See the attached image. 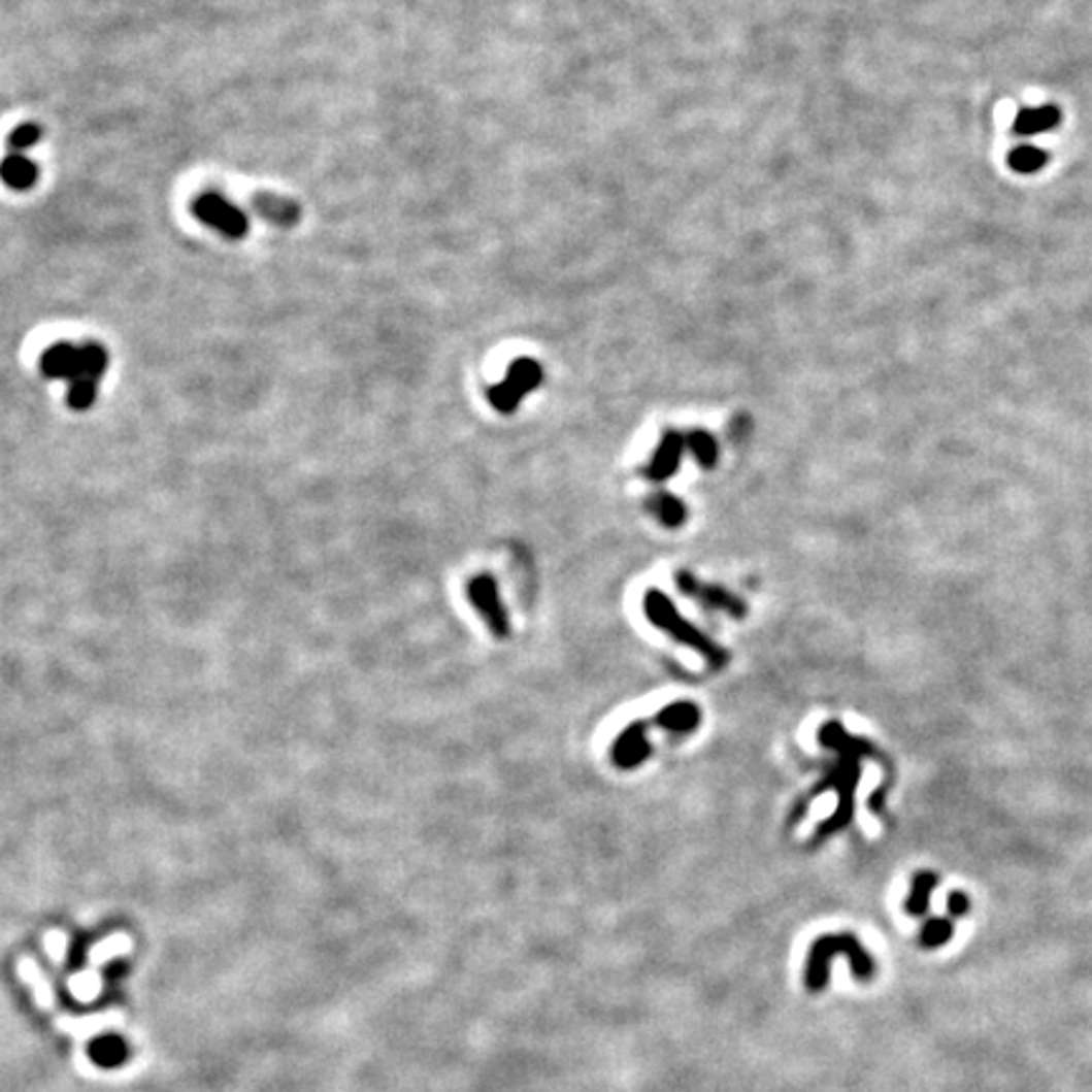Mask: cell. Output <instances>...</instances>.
Instances as JSON below:
<instances>
[{
	"label": "cell",
	"mask_w": 1092,
	"mask_h": 1092,
	"mask_svg": "<svg viewBox=\"0 0 1092 1092\" xmlns=\"http://www.w3.org/2000/svg\"><path fill=\"white\" fill-rule=\"evenodd\" d=\"M820 743L827 749H834V752L839 754L837 764H834L832 769L827 771L825 780L817 784V787L806 794L802 802L797 804V812H794L792 820H789V822H797L799 817L804 815V804L812 802L815 797H820V794L827 792V789H834V792H837V797H839L837 812H834L830 820L822 822L820 830H817L815 834V842L812 845L822 842V839L830 837V834L834 832H839L845 825L853 822L855 787H858V782H860V759L862 756L875 754L872 743L862 741V738L848 736V731H845L842 724H837V721H830V724H825L820 728Z\"/></svg>",
	"instance_id": "obj_1"
},
{
	"label": "cell",
	"mask_w": 1092,
	"mask_h": 1092,
	"mask_svg": "<svg viewBox=\"0 0 1092 1092\" xmlns=\"http://www.w3.org/2000/svg\"><path fill=\"white\" fill-rule=\"evenodd\" d=\"M837 956H845L853 968V977L858 982H872L875 977V959L870 956V951L860 944V938L855 933H832V936H822L812 944L809 954H806L804 963V987L812 994H820L830 984V966Z\"/></svg>",
	"instance_id": "obj_2"
},
{
	"label": "cell",
	"mask_w": 1092,
	"mask_h": 1092,
	"mask_svg": "<svg viewBox=\"0 0 1092 1092\" xmlns=\"http://www.w3.org/2000/svg\"><path fill=\"white\" fill-rule=\"evenodd\" d=\"M642 609H646L648 618L653 620V625H658L660 630L668 632V635L681 642V646L691 648V651L703 655V658L708 660L716 670L726 668L728 660H731V653H728L726 648H721L719 642L710 640V637L698 630L696 625L688 623V620L677 613L673 599H670L668 595H663L660 590H651L646 595V599H642Z\"/></svg>",
	"instance_id": "obj_3"
},
{
	"label": "cell",
	"mask_w": 1092,
	"mask_h": 1092,
	"mask_svg": "<svg viewBox=\"0 0 1092 1092\" xmlns=\"http://www.w3.org/2000/svg\"><path fill=\"white\" fill-rule=\"evenodd\" d=\"M541 377H544V372H541L539 362L529 360V357H519V360L508 367L506 379L489 390L491 405H494L498 412L511 416V412L519 407V402L524 400L529 392H534L536 388H539Z\"/></svg>",
	"instance_id": "obj_4"
},
{
	"label": "cell",
	"mask_w": 1092,
	"mask_h": 1092,
	"mask_svg": "<svg viewBox=\"0 0 1092 1092\" xmlns=\"http://www.w3.org/2000/svg\"><path fill=\"white\" fill-rule=\"evenodd\" d=\"M190 208H193V216L198 218L200 223H205L212 231H218L231 240L245 238L251 231L249 216L240 208H235L231 200L223 198L221 193L198 195Z\"/></svg>",
	"instance_id": "obj_5"
},
{
	"label": "cell",
	"mask_w": 1092,
	"mask_h": 1092,
	"mask_svg": "<svg viewBox=\"0 0 1092 1092\" xmlns=\"http://www.w3.org/2000/svg\"><path fill=\"white\" fill-rule=\"evenodd\" d=\"M468 597L496 637L511 635V623H508V613L501 604V597H498V585L494 576L481 574L475 576V580H470Z\"/></svg>",
	"instance_id": "obj_6"
},
{
	"label": "cell",
	"mask_w": 1092,
	"mask_h": 1092,
	"mask_svg": "<svg viewBox=\"0 0 1092 1092\" xmlns=\"http://www.w3.org/2000/svg\"><path fill=\"white\" fill-rule=\"evenodd\" d=\"M675 585H677V590L683 592V595L698 599V602L705 604V607L721 609V613L731 615V618H736V620L747 618L749 607L743 604V599H738L736 595H733V592L724 590V587L703 585V582H698L691 572H677L675 574Z\"/></svg>",
	"instance_id": "obj_7"
},
{
	"label": "cell",
	"mask_w": 1092,
	"mask_h": 1092,
	"mask_svg": "<svg viewBox=\"0 0 1092 1092\" xmlns=\"http://www.w3.org/2000/svg\"><path fill=\"white\" fill-rule=\"evenodd\" d=\"M648 728H651L648 721H635V724H630L620 733L613 747V759L620 769H635L642 761L651 759L653 749L651 741H648Z\"/></svg>",
	"instance_id": "obj_8"
},
{
	"label": "cell",
	"mask_w": 1092,
	"mask_h": 1092,
	"mask_svg": "<svg viewBox=\"0 0 1092 1092\" xmlns=\"http://www.w3.org/2000/svg\"><path fill=\"white\" fill-rule=\"evenodd\" d=\"M38 367L48 379L78 383L81 379V346H76L74 341H56L43 352Z\"/></svg>",
	"instance_id": "obj_9"
},
{
	"label": "cell",
	"mask_w": 1092,
	"mask_h": 1092,
	"mask_svg": "<svg viewBox=\"0 0 1092 1092\" xmlns=\"http://www.w3.org/2000/svg\"><path fill=\"white\" fill-rule=\"evenodd\" d=\"M683 451H686V435L675 433V430H668V433H663L658 451H655L653 461L648 463V468H646L648 478L655 481V484H660V481H668L670 475H673L675 470H677V466H681Z\"/></svg>",
	"instance_id": "obj_10"
},
{
	"label": "cell",
	"mask_w": 1092,
	"mask_h": 1092,
	"mask_svg": "<svg viewBox=\"0 0 1092 1092\" xmlns=\"http://www.w3.org/2000/svg\"><path fill=\"white\" fill-rule=\"evenodd\" d=\"M251 205H254V210L259 212L261 218H266L271 226H278V228H294L296 223L301 221V208L296 200L291 198H284V195H276V193H256L254 198H251Z\"/></svg>",
	"instance_id": "obj_11"
},
{
	"label": "cell",
	"mask_w": 1092,
	"mask_h": 1092,
	"mask_svg": "<svg viewBox=\"0 0 1092 1092\" xmlns=\"http://www.w3.org/2000/svg\"><path fill=\"white\" fill-rule=\"evenodd\" d=\"M1060 122H1062L1060 106L1045 104V106H1037V109H1022V111H1019L1017 120H1015V127H1012V132H1015L1017 137H1032V134L1057 130V127H1060Z\"/></svg>",
	"instance_id": "obj_12"
},
{
	"label": "cell",
	"mask_w": 1092,
	"mask_h": 1092,
	"mask_svg": "<svg viewBox=\"0 0 1092 1092\" xmlns=\"http://www.w3.org/2000/svg\"><path fill=\"white\" fill-rule=\"evenodd\" d=\"M653 724L670 733H691L701 724V710L691 701H677L665 705V708L655 716Z\"/></svg>",
	"instance_id": "obj_13"
},
{
	"label": "cell",
	"mask_w": 1092,
	"mask_h": 1092,
	"mask_svg": "<svg viewBox=\"0 0 1092 1092\" xmlns=\"http://www.w3.org/2000/svg\"><path fill=\"white\" fill-rule=\"evenodd\" d=\"M0 177L10 190H31L38 180V167L26 155L10 153L0 162Z\"/></svg>",
	"instance_id": "obj_14"
},
{
	"label": "cell",
	"mask_w": 1092,
	"mask_h": 1092,
	"mask_svg": "<svg viewBox=\"0 0 1092 1092\" xmlns=\"http://www.w3.org/2000/svg\"><path fill=\"white\" fill-rule=\"evenodd\" d=\"M646 506H648V511H651L660 524L668 526V529H677V526L686 524V519H688L686 503H683L677 496L668 494V491H658V494H653L646 501Z\"/></svg>",
	"instance_id": "obj_15"
},
{
	"label": "cell",
	"mask_w": 1092,
	"mask_h": 1092,
	"mask_svg": "<svg viewBox=\"0 0 1092 1092\" xmlns=\"http://www.w3.org/2000/svg\"><path fill=\"white\" fill-rule=\"evenodd\" d=\"M936 888H938V875H936V872L918 870L916 875H913L908 898H905V913H908V916H913V918L926 916L928 905H931V895H933V890H936Z\"/></svg>",
	"instance_id": "obj_16"
},
{
	"label": "cell",
	"mask_w": 1092,
	"mask_h": 1092,
	"mask_svg": "<svg viewBox=\"0 0 1092 1092\" xmlns=\"http://www.w3.org/2000/svg\"><path fill=\"white\" fill-rule=\"evenodd\" d=\"M89 1057H92L99 1067H120L122 1062L127 1060L125 1039L114 1037V1034L97 1039L89 1047Z\"/></svg>",
	"instance_id": "obj_17"
},
{
	"label": "cell",
	"mask_w": 1092,
	"mask_h": 1092,
	"mask_svg": "<svg viewBox=\"0 0 1092 1092\" xmlns=\"http://www.w3.org/2000/svg\"><path fill=\"white\" fill-rule=\"evenodd\" d=\"M109 367V352L99 341H84L81 344V379L99 383Z\"/></svg>",
	"instance_id": "obj_18"
},
{
	"label": "cell",
	"mask_w": 1092,
	"mask_h": 1092,
	"mask_svg": "<svg viewBox=\"0 0 1092 1092\" xmlns=\"http://www.w3.org/2000/svg\"><path fill=\"white\" fill-rule=\"evenodd\" d=\"M1047 157L1045 150L1039 147H1032V144H1019V147L1012 150L1010 155H1006V162H1010V167L1015 172H1019V175H1032V172H1039L1041 167L1047 165Z\"/></svg>",
	"instance_id": "obj_19"
},
{
	"label": "cell",
	"mask_w": 1092,
	"mask_h": 1092,
	"mask_svg": "<svg viewBox=\"0 0 1092 1092\" xmlns=\"http://www.w3.org/2000/svg\"><path fill=\"white\" fill-rule=\"evenodd\" d=\"M956 933V926H954V918H928L926 923H923L921 933H918V940H921L923 949H940V946L949 944L951 938H954Z\"/></svg>",
	"instance_id": "obj_20"
},
{
	"label": "cell",
	"mask_w": 1092,
	"mask_h": 1092,
	"mask_svg": "<svg viewBox=\"0 0 1092 1092\" xmlns=\"http://www.w3.org/2000/svg\"><path fill=\"white\" fill-rule=\"evenodd\" d=\"M686 448L703 468H714L716 461H719V442L705 430H691L686 435Z\"/></svg>",
	"instance_id": "obj_21"
},
{
	"label": "cell",
	"mask_w": 1092,
	"mask_h": 1092,
	"mask_svg": "<svg viewBox=\"0 0 1092 1092\" xmlns=\"http://www.w3.org/2000/svg\"><path fill=\"white\" fill-rule=\"evenodd\" d=\"M19 977H21V979H26V982L31 984L33 989H36V1001L43 1006V1010H54V994H52V987H48L46 979L41 977V971H38L36 963H33L31 959H24V961H21V966H19Z\"/></svg>",
	"instance_id": "obj_22"
},
{
	"label": "cell",
	"mask_w": 1092,
	"mask_h": 1092,
	"mask_svg": "<svg viewBox=\"0 0 1092 1092\" xmlns=\"http://www.w3.org/2000/svg\"><path fill=\"white\" fill-rule=\"evenodd\" d=\"M66 400H69L71 410H89V407L94 405V400H97V383H92V379L71 383Z\"/></svg>",
	"instance_id": "obj_23"
},
{
	"label": "cell",
	"mask_w": 1092,
	"mask_h": 1092,
	"mask_svg": "<svg viewBox=\"0 0 1092 1092\" xmlns=\"http://www.w3.org/2000/svg\"><path fill=\"white\" fill-rule=\"evenodd\" d=\"M41 137H43L41 127L33 125V122H28V125L15 127V130L10 132L8 144H10V150H13V153L24 155V150H31L33 144H36Z\"/></svg>",
	"instance_id": "obj_24"
},
{
	"label": "cell",
	"mask_w": 1092,
	"mask_h": 1092,
	"mask_svg": "<svg viewBox=\"0 0 1092 1092\" xmlns=\"http://www.w3.org/2000/svg\"><path fill=\"white\" fill-rule=\"evenodd\" d=\"M946 908H949V918H961L971 911V898H968L966 893H961V890H954V893L946 898Z\"/></svg>",
	"instance_id": "obj_25"
}]
</instances>
